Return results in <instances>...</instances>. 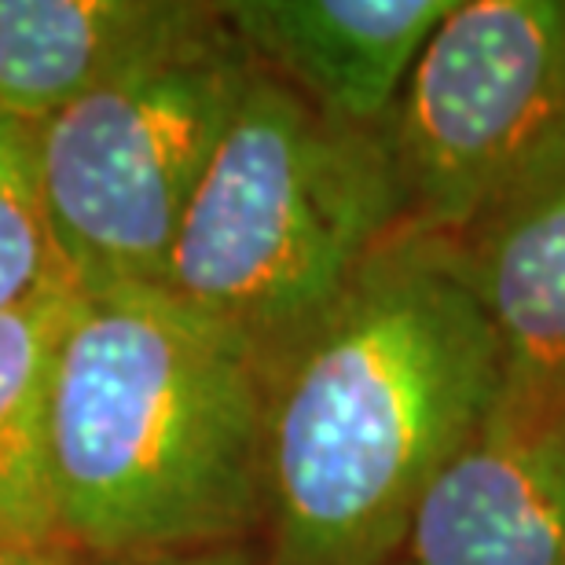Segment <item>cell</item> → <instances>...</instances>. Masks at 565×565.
<instances>
[{
  "label": "cell",
  "instance_id": "6da1fadb",
  "mask_svg": "<svg viewBox=\"0 0 565 565\" xmlns=\"http://www.w3.org/2000/svg\"><path fill=\"white\" fill-rule=\"evenodd\" d=\"M503 386L451 243L397 232L268 375L262 565H397L426 484Z\"/></svg>",
  "mask_w": 565,
  "mask_h": 565
},
{
  "label": "cell",
  "instance_id": "7a4b0ae2",
  "mask_svg": "<svg viewBox=\"0 0 565 565\" xmlns=\"http://www.w3.org/2000/svg\"><path fill=\"white\" fill-rule=\"evenodd\" d=\"M262 364L154 282L74 290L52 356L55 533L110 558L257 547Z\"/></svg>",
  "mask_w": 565,
  "mask_h": 565
},
{
  "label": "cell",
  "instance_id": "3957f363",
  "mask_svg": "<svg viewBox=\"0 0 565 565\" xmlns=\"http://www.w3.org/2000/svg\"><path fill=\"white\" fill-rule=\"evenodd\" d=\"M404 228L386 129L323 118L257 66L158 287L232 334L268 382Z\"/></svg>",
  "mask_w": 565,
  "mask_h": 565
},
{
  "label": "cell",
  "instance_id": "277c9868",
  "mask_svg": "<svg viewBox=\"0 0 565 565\" xmlns=\"http://www.w3.org/2000/svg\"><path fill=\"white\" fill-rule=\"evenodd\" d=\"M257 71L217 4L33 129L49 235L74 290L162 282L180 221Z\"/></svg>",
  "mask_w": 565,
  "mask_h": 565
},
{
  "label": "cell",
  "instance_id": "5b68a950",
  "mask_svg": "<svg viewBox=\"0 0 565 565\" xmlns=\"http://www.w3.org/2000/svg\"><path fill=\"white\" fill-rule=\"evenodd\" d=\"M562 129L565 0H456L386 126L408 228L451 239Z\"/></svg>",
  "mask_w": 565,
  "mask_h": 565
},
{
  "label": "cell",
  "instance_id": "8992f818",
  "mask_svg": "<svg viewBox=\"0 0 565 565\" xmlns=\"http://www.w3.org/2000/svg\"><path fill=\"white\" fill-rule=\"evenodd\" d=\"M397 565H565V386L507 382L426 484Z\"/></svg>",
  "mask_w": 565,
  "mask_h": 565
},
{
  "label": "cell",
  "instance_id": "52a82bcc",
  "mask_svg": "<svg viewBox=\"0 0 565 565\" xmlns=\"http://www.w3.org/2000/svg\"><path fill=\"white\" fill-rule=\"evenodd\" d=\"M254 63L323 118L386 129L456 0H228L217 4Z\"/></svg>",
  "mask_w": 565,
  "mask_h": 565
},
{
  "label": "cell",
  "instance_id": "ba28073f",
  "mask_svg": "<svg viewBox=\"0 0 565 565\" xmlns=\"http://www.w3.org/2000/svg\"><path fill=\"white\" fill-rule=\"evenodd\" d=\"M448 243L500 334L507 382L565 386V129Z\"/></svg>",
  "mask_w": 565,
  "mask_h": 565
},
{
  "label": "cell",
  "instance_id": "9c48e42d",
  "mask_svg": "<svg viewBox=\"0 0 565 565\" xmlns=\"http://www.w3.org/2000/svg\"><path fill=\"white\" fill-rule=\"evenodd\" d=\"M191 0H0V110L38 129L162 41Z\"/></svg>",
  "mask_w": 565,
  "mask_h": 565
},
{
  "label": "cell",
  "instance_id": "30bf717a",
  "mask_svg": "<svg viewBox=\"0 0 565 565\" xmlns=\"http://www.w3.org/2000/svg\"><path fill=\"white\" fill-rule=\"evenodd\" d=\"M74 287L0 309V540L55 536L49 393Z\"/></svg>",
  "mask_w": 565,
  "mask_h": 565
},
{
  "label": "cell",
  "instance_id": "8fae6325",
  "mask_svg": "<svg viewBox=\"0 0 565 565\" xmlns=\"http://www.w3.org/2000/svg\"><path fill=\"white\" fill-rule=\"evenodd\" d=\"M71 287L41 206L33 129L0 110V309Z\"/></svg>",
  "mask_w": 565,
  "mask_h": 565
},
{
  "label": "cell",
  "instance_id": "7c38bea8",
  "mask_svg": "<svg viewBox=\"0 0 565 565\" xmlns=\"http://www.w3.org/2000/svg\"><path fill=\"white\" fill-rule=\"evenodd\" d=\"M0 565H262V551L224 547V551H199V555H169V558H110L77 547L55 533L38 540H0Z\"/></svg>",
  "mask_w": 565,
  "mask_h": 565
}]
</instances>
